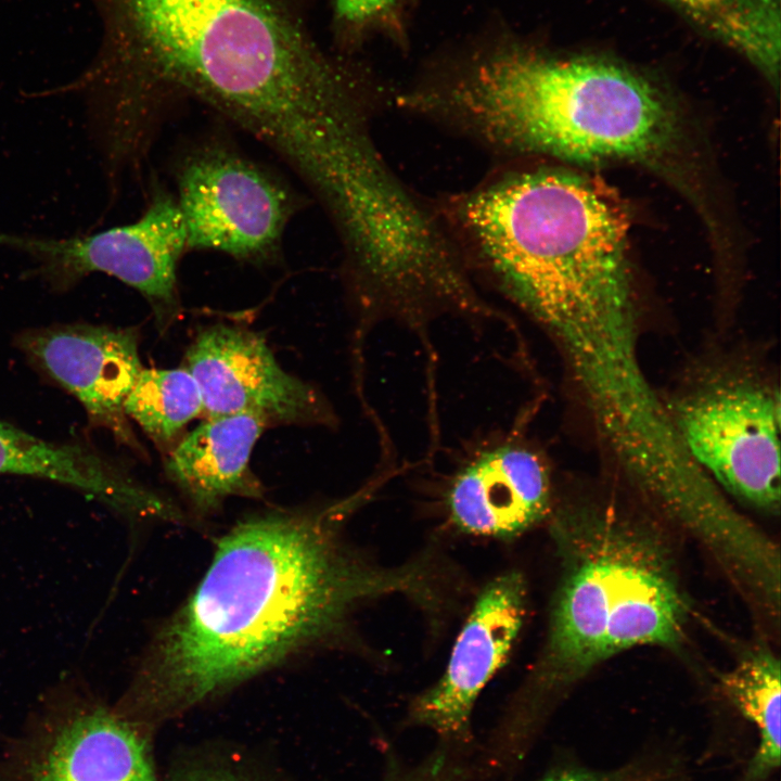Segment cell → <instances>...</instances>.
I'll return each instance as SVG.
<instances>
[{"instance_id":"6da1fadb","label":"cell","mask_w":781,"mask_h":781,"mask_svg":"<svg viewBox=\"0 0 781 781\" xmlns=\"http://www.w3.org/2000/svg\"><path fill=\"white\" fill-rule=\"evenodd\" d=\"M97 53L73 80L101 141L127 148L136 120L190 95L232 117L295 168L313 163L354 108L362 75L316 39L304 0H89Z\"/></svg>"},{"instance_id":"7a4b0ae2","label":"cell","mask_w":781,"mask_h":781,"mask_svg":"<svg viewBox=\"0 0 781 781\" xmlns=\"http://www.w3.org/2000/svg\"><path fill=\"white\" fill-rule=\"evenodd\" d=\"M364 496L235 525L156 635L119 709L133 717L192 707L328 642L373 599L405 594L434 607L438 582L425 559L385 567L344 541L342 524Z\"/></svg>"},{"instance_id":"3957f363","label":"cell","mask_w":781,"mask_h":781,"mask_svg":"<svg viewBox=\"0 0 781 781\" xmlns=\"http://www.w3.org/2000/svg\"><path fill=\"white\" fill-rule=\"evenodd\" d=\"M437 214L456 246L554 338L590 414L625 415L650 399L627 260L629 217L615 192L567 171H513Z\"/></svg>"},{"instance_id":"277c9868","label":"cell","mask_w":781,"mask_h":781,"mask_svg":"<svg viewBox=\"0 0 781 781\" xmlns=\"http://www.w3.org/2000/svg\"><path fill=\"white\" fill-rule=\"evenodd\" d=\"M402 104L496 150L572 161L649 155L675 125L665 97L636 72L512 41L476 51Z\"/></svg>"},{"instance_id":"5b68a950","label":"cell","mask_w":781,"mask_h":781,"mask_svg":"<svg viewBox=\"0 0 781 781\" xmlns=\"http://www.w3.org/2000/svg\"><path fill=\"white\" fill-rule=\"evenodd\" d=\"M561 575L532 684L560 689L636 646H678L686 593L658 533L611 508L563 509L552 522Z\"/></svg>"},{"instance_id":"8992f818","label":"cell","mask_w":781,"mask_h":781,"mask_svg":"<svg viewBox=\"0 0 781 781\" xmlns=\"http://www.w3.org/2000/svg\"><path fill=\"white\" fill-rule=\"evenodd\" d=\"M695 463L728 492L767 512L780 508V396L747 376H727L668 408Z\"/></svg>"},{"instance_id":"52a82bcc","label":"cell","mask_w":781,"mask_h":781,"mask_svg":"<svg viewBox=\"0 0 781 781\" xmlns=\"http://www.w3.org/2000/svg\"><path fill=\"white\" fill-rule=\"evenodd\" d=\"M0 245L27 256L33 271L59 289L91 273L121 281L148 299L161 329L179 313L177 265L187 233L177 201L164 191H154L143 215L128 225L61 239L0 233Z\"/></svg>"},{"instance_id":"ba28073f","label":"cell","mask_w":781,"mask_h":781,"mask_svg":"<svg viewBox=\"0 0 781 781\" xmlns=\"http://www.w3.org/2000/svg\"><path fill=\"white\" fill-rule=\"evenodd\" d=\"M177 181L187 249L218 251L249 261L267 260L277 251L292 201L258 166L210 148L189 157Z\"/></svg>"},{"instance_id":"9c48e42d","label":"cell","mask_w":781,"mask_h":781,"mask_svg":"<svg viewBox=\"0 0 781 781\" xmlns=\"http://www.w3.org/2000/svg\"><path fill=\"white\" fill-rule=\"evenodd\" d=\"M184 368L193 375L207 418L249 413L268 425H329L328 400L310 383L286 372L265 337L218 323L196 335Z\"/></svg>"},{"instance_id":"30bf717a","label":"cell","mask_w":781,"mask_h":781,"mask_svg":"<svg viewBox=\"0 0 781 781\" xmlns=\"http://www.w3.org/2000/svg\"><path fill=\"white\" fill-rule=\"evenodd\" d=\"M527 589L518 572L502 574L479 592L439 680L419 695L412 716L444 735L469 728L473 705L503 666L526 614Z\"/></svg>"},{"instance_id":"8fae6325","label":"cell","mask_w":781,"mask_h":781,"mask_svg":"<svg viewBox=\"0 0 781 781\" xmlns=\"http://www.w3.org/2000/svg\"><path fill=\"white\" fill-rule=\"evenodd\" d=\"M17 760V781H156L133 720L95 703L50 717Z\"/></svg>"},{"instance_id":"7c38bea8","label":"cell","mask_w":781,"mask_h":781,"mask_svg":"<svg viewBox=\"0 0 781 781\" xmlns=\"http://www.w3.org/2000/svg\"><path fill=\"white\" fill-rule=\"evenodd\" d=\"M21 347L81 404L91 420L126 437L125 401L143 369L137 331L54 325L26 333Z\"/></svg>"},{"instance_id":"4fadbf2b","label":"cell","mask_w":781,"mask_h":781,"mask_svg":"<svg viewBox=\"0 0 781 781\" xmlns=\"http://www.w3.org/2000/svg\"><path fill=\"white\" fill-rule=\"evenodd\" d=\"M551 489L546 460L527 446L510 443L478 453L454 475L447 508L461 532L513 538L546 517Z\"/></svg>"},{"instance_id":"5bb4252c","label":"cell","mask_w":781,"mask_h":781,"mask_svg":"<svg viewBox=\"0 0 781 781\" xmlns=\"http://www.w3.org/2000/svg\"><path fill=\"white\" fill-rule=\"evenodd\" d=\"M267 426L249 413L207 418L175 446L166 472L200 512H212L230 497L259 498L263 487L249 462Z\"/></svg>"},{"instance_id":"9a60e30c","label":"cell","mask_w":781,"mask_h":781,"mask_svg":"<svg viewBox=\"0 0 781 781\" xmlns=\"http://www.w3.org/2000/svg\"><path fill=\"white\" fill-rule=\"evenodd\" d=\"M8 474L73 487L130 515L155 517L164 508L163 497L88 447L48 441L0 421V475Z\"/></svg>"},{"instance_id":"2e32d148","label":"cell","mask_w":781,"mask_h":781,"mask_svg":"<svg viewBox=\"0 0 781 781\" xmlns=\"http://www.w3.org/2000/svg\"><path fill=\"white\" fill-rule=\"evenodd\" d=\"M780 661L765 646L747 652L720 676L724 693L758 733L743 781H764L780 764Z\"/></svg>"},{"instance_id":"e0dca14e","label":"cell","mask_w":781,"mask_h":781,"mask_svg":"<svg viewBox=\"0 0 781 781\" xmlns=\"http://www.w3.org/2000/svg\"><path fill=\"white\" fill-rule=\"evenodd\" d=\"M769 77L780 60V0H666Z\"/></svg>"},{"instance_id":"ac0fdd59","label":"cell","mask_w":781,"mask_h":781,"mask_svg":"<svg viewBox=\"0 0 781 781\" xmlns=\"http://www.w3.org/2000/svg\"><path fill=\"white\" fill-rule=\"evenodd\" d=\"M129 415L157 445L171 444L203 414L199 385L188 369H142L125 401Z\"/></svg>"},{"instance_id":"d6986e66","label":"cell","mask_w":781,"mask_h":781,"mask_svg":"<svg viewBox=\"0 0 781 781\" xmlns=\"http://www.w3.org/2000/svg\"><path fill=\"white\" fill-rule=\"evenodd\" d=\"M396 0H332L336 38L347 44L374 23L392 17Z\"/></svg>"},{"instance_id":"ffe728a7","label":"cell","mask_w":781,"mask_h":781,"mask_svg":"<svg viewBox=\"0 0 781 781\" xmlns=\"http://www.w3.org/2000/svg\"><path fill=\"white\" fill-rule=\"evenodd\" d=\"M541 781H631L628 772L598 773L585 770H565Z\"/></svg>"},{"instance_id":"44dd1931","label":"cell","mask_w":781,"mask_h":781,"mask_svg":"<svg viewBox=\"0 0 781 781\" xmlns=\"http://www.w3.org/2000/svg\"><path fill=\"white\" fill-rule=\"evenodd\" d=\"M441 758L433 759L421 769L405 774H393L388 781H449Z\"/></svg>"},{"instance_id":"7402d4cb","label":"cell","mask_w":781,"mask_h":781,"mask_svg":"<svg viewBox=\"0 0 781 781\" xmlns=\"http://www.w3.org/2000/svg\"><path fill=\"white\" fill-rule=\"evenodd\" d=\"M170 781H245L227 771L197 769L175 776Z\"/></svg>"}]
</instances>
